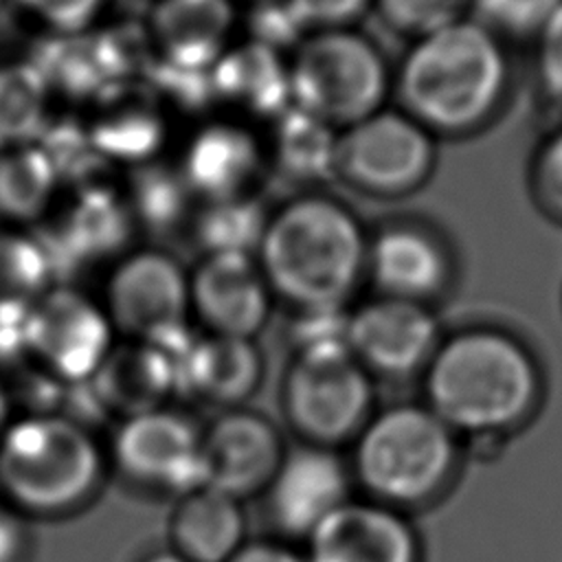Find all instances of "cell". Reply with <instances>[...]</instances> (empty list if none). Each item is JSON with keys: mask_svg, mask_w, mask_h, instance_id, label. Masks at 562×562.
Returning a JSON list of instances; mask_svg holds the SVG:
<instances>
[{"mask_svg": "<svg viewBox=\"0 0 562 562\" xmlns=\"http://www.w3.org/2000/svg\"><path fill=\"white\" fill-rule=\"evenodd\" d=\"M509 81L505 42L468 15L408 46L393 97L432 136H468L501 112Z\"/></svg>", "mask_w": 562, "mask_h": 562, "instance_id": "cell-1", "label": "cell"}, {"mask_svg": "<svg viewBox=\"0 0 562 562\" xmlns=\"http://www.w3.org/2000/svg\"><path fill=\"white\" fill-rule=\"evenodd\" d=\"M424 393L457 435L498 437L533 417L542 371L518 336L474 325L441 338L424 371Z\"/></svg>", "mask_w": 562, "mask_h": 562, "instance_id": "cell-2", "label": "cell"}, {"mask_svg": "<svg viewBox=\"0 0 562 562\" xmlns=\"http://www.w3.org/2000/svg\"><path fill=\"white\" fill-rule=\"evenodd\" d=\"M367 244L345 202L303 191L268 213L255 257L274 299L296 312L345 310L367 279Z\"/></svg>", "mask_w": 562, "mask_h": 562, "instance_id": "cell-3", "label": "cell"}, {"mask_svg": "<svg viewBox=\"0 0 562 562\" xmlns=\"http://www.w3.org/2000/svg\"><path fill=\"white\" fill-rule=\"evenodd\" d=\"M108 463L79 417L61 411L24 413L0 437V496L26 518L68 516L94 498Z\"/></svg>", "mask_w": 562, "mask_h": 562, "instance_id": "cell-4", "label": "cell"}, {"mask_svg": "<svg viewBox=\"0 0 562 562\" xmlns=\"http://www.w3.org/2000/svg\"><path fill=\"white\" fill-rule=\"evenodd\" d=\"M459 465V435L428 404L375 411L353 439L351 476L367 498L406 509L439 496Z\"/></svg>", "mask_w": 562, "mask_h": 562, "instance_id": "cell-5", "label": "cell"}, {"mask_svg": "<svg viewBox=\"0 0 562 562\" xmlns=\"http://www.w3.org/2000/svg\"><path fill=\"white\" fill-rule=\"evenodd\" d=\"M292 105L345 130L386 108L393 70L380 46L349 29L310 31L288 53Z\"/></svg>", "mask_w": 562, "mask_h": 562, "instance_id": "cell-6", "label": "cell"}, {"mask_svg": "<svg viewBox=\"0 0 562 562\" xmlns=\"http://www.w3.org/2000/svg\"><path fill=\"white\" fill-rule=\"evenodd\" d=\"M283 411L305 443L353 441L373 417V378L345 342L296 349L281 386Z\"/></svg>", "mask_w": 562, "mask_h": 562, "instance_id": "cell-7", "label": "cell"}, {"mask_svg": "<svg viewBox=\"0 0 562 562\" xmlns=\"http://www.w3.org/2000/svg\"><path fill=\"white\" fill-rule=\"evenodd\" d=\"M116 334L178 353L189 334V272L167 250L136 248L121 255L101 299Z\"/></svg>", "mask_w": 562, "mask_h": 562, "instance_id": "cell-8", "label": "cell"}, {"mask_svg": "<svg viewBox=\"0 0 562 562\" xmlns=\"http://www.w3.org/2000/svg\"><path fill=\"white\" fill-rule=\"evenodd\" d=\"M435 138L400 108H382L338 132L336 178L371 198L411 195L435 171Z\"/></svg>", "mask_w": 562, "mask_h": 562, "instance_id": "cell-9", "label": "cell"}, {"mask_svg": "<svg viewBox=\"0 0 562 562\" xmlns=\"http://www.w3.org/2000/svg\"><path fill=\"white\" fill-rule=\"evenodd\" d=\"M116 345L101 301L70 283H53L24 321V353L64 386L88 384Z\"/></svg>", "mask_w": 562, "mask_h": 562, "instance_id": "cell-10", "label": "cell"}, {"mask_svg": "<svg viewBox=\"0 0 562 562\" xmlns=\"http://www.w3.org/2000/svg\"><path fill=\"white\" fill-rule=\"evenodd\" d=\"M202 435L193 417L167 404L121 419L108 459L132 485L182 496L204 485Z\"/></svg>", "mask_w": 562, "mask_h": 562, "instance_id": "cell-11", "label": "cell"}, {"mask_svg": "<svg viewBox=\"0 0 562 562\" xmlns=\"http://www.w3.org/2000/svg\"><path fill=\"white\" fill-rule=\"evenodd\" d=\"M441 338L439 321L424 303L375 294L347 312L345 345L371 378L424 373Z\"/></svg>", "mask_w": 562, "mask_h": 562, "instance_id": "cell-12", "label": "cell"}, {"mask_svg": "<svg viewBox=\"0 0 562 562\" xmlns=\"http://www.w3.org/2000/svg\"><path fill=\"white\" fill-rule=\"evenodd\" d=\"M367 281L380 296L432 305L454 281V257L430 224L391 220L369 235Z\"/></svg>", "mask_w": 562, "mask_h": 562, "instance_id": "cell-13", "label": "cell"}, {"mask_svg": "<svg viewBox=\"0 0 562 562\" xmlns=\"http://www.w3.org/2000/svg\"><path fill=\"white\" fill-rule=\"evenodd\" d=\"M191 318L204 334L248 338L268 325L274 292L255 255H202L189 272Z\"/></svg>", "mask_w": 562, "mask_h": 562, "instance_id": "cell-14", "label": "cell"}, {"mask_svg": "<svg viewBox=\"0 0 562 562\" xmlns=\"http://www.w3.org/2000/svg\"><path fill=\"white\" fill-rule=\"evenodd\" d=\"M279 428L250 408L222 411L202 435L204 485L239 501L263 494L285 457Z\"/></svg>", "mask_w": 562, "mask_h": 562, "instance_id": "cell-15", "label": "cell"}, {"mask_svg": "<svg viewBox=\"0 0 562 562\" xmlns=\"http://www.w3.org/2000/svg\"><path fill=\"white\" fill-rule=\"evenodd\" d=\"M351 468L338 457L336 448L303 441L285 450L263 492L268 514L279 531L305 540L351 498Z\"/></svg>", "mask_w": 562, "mask_h": 562, "instance_id": "cell-16", "label": "cell"}, {"mask_svg": "<svg viewBox=\"0 0 562 562\" xmlns=\"http://www.w3.org/2000/svg\"><path fill=\"white\" fill-rule=\"evenodd\" d=\"M305 562H419L422 544L402 509L349 498L305 538Z\"/></svg>", "mask_w": 562, "mask_h": 562, "instance_id": "cell-17", "label": "cell"}, {"mask_svg": "<svg viewBox=\"0 0 562 562\" xmlns=\"http://www.w3.org/2000/svg\"><path fill=\"white\" fill-rule=\"evenodd\" d=\"M266 162V143L244 121L217 119L187 138L176 167L193 198L217 202L252 195Z\"/></svg>", "mask_w": 562, "mask_h": 562, "instance_id": "cell-18", "label": "cell"}, {"mask_svg": "<svg viewBox=\"0 0 562 562\" xmlns=\"http://www.w3.org/2000/svg\"><path fill=\"white\" fill-rule=\"evenodd\" d=\"M233 0H154L147 40L160 64L209 72L233 44Z\"/></svg>", "mask_w": 562, "mask_h": 562, "instance_id": "cell-19", "label": "cell"}, {"mask_svg": "<svg viewBox=\"0 0 562 562\" xmlns=\"http://www.w3.org/2000/svg\"><path fill=\"white\" fill-rule=\"evenodd\" d=\"M178 389L226 408L241 406L259 386L263 360L248 338L200 334L176 356Z\"/></svg>", "mask_w": 562, "mask_h": 562, "instance_id": "cell-20", "label": "cell"}, {"mask_svg": "<svg viewBox=\"0 0 562 562\" xmlns=\"http://www.w3.org/2000/svg\"><path fill=\"white\" fill-rule=\"evenodd\" d=\"M88 386L99 408L121 419L140 415L167 406L169 395L178 391L176 358L149 342L116 340Z\"/></svg>", "mask_w": 562, "mask_h": 562, "instance_id": "cell-21", "label": "cell"}, {"mask_svg": "<svg viewBox=\"0 0 562 562\" xmlns=\"http://www.w3.org/2000/svg\"><path fill=\"white\" fill-rule=\"evenodd\" d=\"M209 79L213 97L241 114L274 121L292 105L288 55L250 37L233 42Z\"/></svg>", "mask_w": 562, "mask_h": 562, "instance_id": "cell-22", "label": "cell"}, {"mask_svg": "<svg viewBox=\"0 0 562 562\" xmlns=\"http://www.w3.org/2000/svg\"><path fill=\"white\" fill-rule=\"evenodd\" d=\"M169 533L171 549L189 562H228L246 542L241 501L200 485L180 496Z\"/></svg>", "mask_w": 562, "mask_h": 562, "instance_id": "cell-23", "label": "cell"}, {"mask_svg": "<svg viewBox=\"0 0 562 562\" xmlns=\"http://www.w3.org/2000/svg\"><path fill=\"white\" fill-rule=\"evenodd\" d=\"M61 171L42 140L0 147V222L24 228L44 222L59 200Z\"/></svg>", "mask_w": 562, "mask_h": 562, "instance_id": "cell-24", "label": "cell"}, {"mask_svg": "<svg viewBox=\"0 0 562 562\" xmlns=\"http://www.w3.org/2000/svg\"><path fill=\"white\" fill-rule=\"evenodd\" d=\"M94 154L136 167L154 160L165 138V123L154 103L138 92H108L86 127Z\"/></svg>", "mask_w": 562, "mask_h": 562, "instance_id": "cell-25", "label": "cell"}, {"mask_svg": "<svg viewBox=\"0 0 562 562\" xmlns=\"http://www.w3.org/2000/svg\"><path fill=\"white\" fill-rule=\"evenodd\" d=\"M272 123L266 143L268 162L292 184L316 191L329 178H336L338 130L290 105Z\"/></svg>", "mask_w": 562, "mask_h": 562, "instance_id": "cell-26", "label": "cell"}, {"mask_svg": "<svg viewBox=\"0 0 562 562\" xmlns=\"http://www.w3.org/2000/svg\"><path fill=\"white\" fill-rule=\"evenodd\" d=\"M53 283L55 266L42 239L0 224V327H22Z\"/></svg>", "mask_w": 562, "mask_h": 562, "instance_id": "cell-27", "label": "cell"}, {"mask_svg": "<svg viewBox=\"0 0 562 562\" xmlns=\"http://www.w3.org/2000/svg\"><path fill=\"white\" fill-rule=\"evenodd\" d=\"M48 217L57 222L61 248L81 261L108 255L112 246H119L132 213L127 200L121 202L110 191L92 187L77 191L64 211L53 209Z\"/></svg>", "mask_w": 562, "mask_h": 562, "instance_id": "cell-28", "label": "cell"}, {"mask_svg": "<svg viewBox=\"0 0 562 562\" xmlns=\"http://www.w3.org/2000/svg\"><path fill=\"white\" fill-rule=\"evenodd\" d=\"M50 88L35 61L0 66V147L40 140Z\"/></svg>", "mask_w": 562, "mask_h": 562, "instance_id": "cell-29", "label": "cell"}, {"mask_svg": "<svg viewBox=\"0 0 562 562\" xmlns=\"http://www.w3.org/2000/svg\"><path fill=\"white\" fill-rule=\"evenodd\" d=\"M266 220L268 213L252 195L202 202V209L193 215V237L204 255H255Z\"/></svg>", "mask_w": 562, "mask_h": 562, "instance_id": "cell-30", "label": "cell"}, {"mask_svg": "<svg viewBox=\"0 0 562 562\" xmlns=\"http://www.w3.org/2000/svg\"><path fill=\"white\" fill-rule=\"evenodd\" d=\"M136 169L138 173L134 176L132 189L125 198L132 217L156 231H169L182 222L193 195L178 167L147 162Z\"/></svg>", "mask_w": 562, "mask_h": 562, "instance_id": "cell-31", "label": "cell"}, {"mask_svg": "<svg viewBox=\"0 0 562 562\" xmlns=\"http://www.w3.org/2000/svg\"><path fill=\"white\" fill-rule=\"evenodd\" d=\"M378 18L411 42L446 29L472 9V0H373Z\"/></svg>", "mask_w": 562, "mask_h": 562, "instance_id": "cell-32", "label": "cell"}, {"mask_svg": "<svg viewBox=\"0 0 562 562\" xmlns=\"http://www.w3.org/2000/svg\"><path fill=\"white\" fill-rule=\"evenodd\" d=\"M562 0H472V18L487 26L503 42L540 35Z\"/></svg>", "mask_w": 562, "mask_h": 562, "instance_id": "cell-33", "label": "cell"}, {"mask_svg": "<svg viewBox=\"0 0 562 562\" xmlns=\"http://www.w3.org/2000/svg\"><path fill=\"white\" fill-rule=\"evenodd\" d=\"M527 184L536 209L551 222L562 224V125L536 145L529 158Z\"/></svg>", "mask_w": 562, "mask_h": 562, "instance_id": "cell-34", "label": "cell"}, {"mask_svg": "<svg viewBox=\"0 0 562 562\" xmlns=\"http://www.w3.org/2000/svg\"><path fill=\"white\" fill-rule=\"evenodd\" d=\"M40 20L57 35L83 33L103 11L108 0H9Z\"/></svg>", "mask_w": 562, "mask_h": 562, "instance_id": "cell-35", "label": "cell"}, {"mask_svg": "<svg viewBox=\"0 0 562 562\" xmlns=\"http://www.w3.org/2000/svg\"><path fill=\"white\" fill-rule=\"evenodd\" d=\"M536 75L547 101L562 110V4L536 37Z\"/></svg>", "mask_w": 562, "mask_h": 562, "instance_id": "cell-36", "label": "cell"}, {"mask_svg": "<svg viewBox=\"0 0 562 562\" xmlns=\"http://www.w3.org/2000/svg\"><path fill=\"white\" fill-rule=\"evenodd\" d=\"M305 33L349 29L373 9V0H285Z\"/></svg>", "mask_w": 562, "mask_h": 562, "instance_id": "cell-37", "label": "cell"}, {"mask_svg": "<svg viewBox=\"0 0 562 562\" xmlns=\"http://www.w3.org/2000/svg\"><path fill=\"white\" fill-rule=\"evenodd\" d=\"M29 518L0 505V562H26L33 547Z\"/></svg>", "mask_w": 562, "mask_h": 562, "instance_id": "cell-38", "label": "cell"}, {"mask_svg": "<svg viewBox=\"0 0 562 562\" xmlns=\"http://www.w3.org/2000/svg\"><path fill=\"white\" fill-rule=\"evenodd\" d=\"M228 562H305V555L283 542L252 540L244 542Z\"/></svg>", "mask_w": 562, "mask_h": 562, "instance_id": "cell-39", "label": "cell"}, {"mask_svg": "<svg viewBox=\"0 0 562 562\" xmlns=\"http://www.w3.org/2000/svg\"><path fill=\"white\" fill-rule=\"evenodd\" d=\"M11 422H13V393L0 375V437L4 435Z\"/></svg>", "mask_w": 562, "mask_h": 562, "instance_id": "cell-40", "label": "cell"}, {"mask_svg": "<svg viewBox=\"0 0 562 562\" xmlns=\"http://www.w3.org/2000/svg\"><path fill=\"white\" fill-rule=\"evenodd\" d=\"M140 562H189L184 560L180 553H176L173 549H165V551H156V553H149L145 560Z\"/></svg>", "mask_w": 562, "mask_h": 562, "instance_id": "cell-41", "label": "cell"}, {"mask_svg": "<svg viewBox=\"0 0 562 562\" xmlns=\"http://www.w3.org/2000/svg\"><path fill=\"white\" fill-rule=\"evenodd\" d=\"M9 0H0V13H2V9H4V4H7Z\"/></svg>", "mask_w": 562, "mask_h": 562, "instance_id": "cell-42", "label": "cell"}, {"mask_svg": "<svg viewBox=\"0 0 562 562\" xmlns=\"http://www.w3.org/2000/svg\"><path fill=\"white\" fill-rule=\"evenodd\" d=\"M255 2H257V0H255Z\"/></svg>", "mask_w": 562, "mask_h": 562, "instance_id": "cell-43", "label": "cell"}]
</instances>
